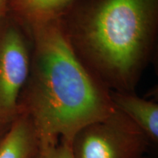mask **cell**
Segmentation results:
<instances>
[{"mask_svg":"<svg viewBox=\"0 0 158 158\" xmlns=\"http://www.w3.org/2000/svg\"><path fill=\"white\" fill-rule=\"evenodd\" d=\"M28 29L32 55L29 77L18 102L19 113L31 120L41 148L59 140L70 144L82 128L116 111L110 91L76 56L58 20Z\"/></svg>","mask_w":158,"mask_h":158,"instance_id":"obj_1","label":"cell"},{"mask_svg":"<svg viewBox=\"0 0 158 158\" xmlns=\"http://www.w3.org/2000/svg\"><path fill=\"white\" fill-rule=\"evenodd\" d=\"M40 149L31 120L19 113L0 140V158H37Z\"/></svg>","mask_w":158,"mask_h":158,"instance_id":"obj_6","label":"cell"},{"mask_svg":"<svg viewBox=\"0 0 158 158\" xmlns=\"http://www.w3.org/2000/svg\"><path fill=\"white\" fill-rule=\"evenodd\" d=\"M152 143L116 108L108 117L88 124L70 143L73 158H142Z\"/></svg>","mask_w":158,"mask_h":158,"instance_id":"obj_3","label":"cell"},{"mask_svg":"<svg viewBox=\"0 0 158 158\" xmlns=\"http://www.w3.org/2000/svg\"><path fill=\"white\" fill-rule=\"evenodd\" d=\"M112 102L147 136L152 143L158 141V104L135 93L110 91Z\"/></svg>","mask_w":158,"mask_h":158,"instance_id":"obj_5","label":"cell"},{"mask_svg":"<svg viewBox=\"0 0 158 158\" xmlns=\"http://www.w3.org/2000/svg\"><path fill=\"white\" fill-rule=\"evenodd\" d=\"M58 21L97 81L109 91L135 93L157 51L158 0H76Z\"/></svg>","mask_w":158,"mask_h":158,"instance_id":"obj_2","label":"cell"},{"mask_svg":"<svg viewBox=\"0 0 158 158\" xmlns=\"http://www.w3.org/2000/svg\"><path fill=\"white\" fill-rule=\"evenodd\" d=\"M76 0H8L7 13L27 29L58 20Z\"/></svg>","mask_w":158,"mask_h":158,"instance_id":"obj_7","label":"cell"},{"mask_svg":"<svg viewBox=\"0 0 158 158\" xmlns=\"http://www.w3.org/2000/svg\"><path fill=\"white\" fill-rule=\"evenodd\" d=\"M37 158H73L70 144L59 140L54 145L41 148Z\"/></svg>","mask_w":158,"mask_h":158,"instance_id":"obj_8","label":"cell"},{"mask_svg":"<svg viewBox=\"0 0 158 158\" xmlns=\"http://www.w3.org/2000/svg\"><path fill=\"white\" fill-rule=\"evenodd\" d=\"M32 38L22 23L9 13L0 19V116L15 119L18 102L30 71Z\"/></svg>","mask_w":158,"mask_h":158,"instance_id":"obj_4","label":"cell"},{"mask_svg":"<svg viewBox=\"0 0 158 158\" xmlns=\"http://www.w3.org/2000/svg\"><path fill=\"white\" fill-rule=\"evenodd\" d=\"M13 121L6 119V118H4L0 116V140L2 138V136L5 135L7 130H8Z\"/></svg>","mask_w":158,"mask_h":158,"instance_id":"obj_9","label":"cell"},{"mask_svg":"<svg viewBox=\"0 0 158 158\" xmlns=\"http://www.w3.org/2000/svg\"><path fill=\"white\" fill-rule=\"evenodd\" d=\"M8 0H0V19L7 13V7Z\"/></svg>","mask_w":158,"mask_h":158,"instance_id":"obj_10","label":"cell"},{"mask_svg":"<svg viewBox=\"0 0 158 158\" xmlns=\"http://www.w3.org/2000/svg\"><path fill=\"white\" fill-rule=\"evenodd\" d=\"M142 158H144V157H142Z\"/></svg>","mask_w":158,"mask_h":158,"instance_id":"obj_11","label":"cell"}]
</instances>
